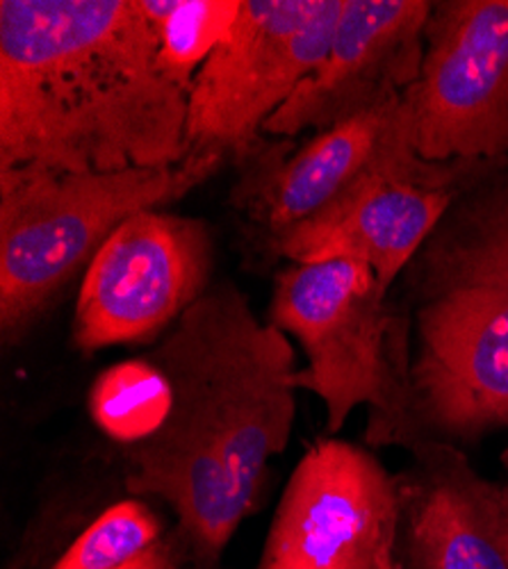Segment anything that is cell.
<instances>
[{"label": "cell", "mask_w": 508, "mask_h": 569, "mask_svg": "<svg viewBox=\"0 0 508 569\" xmlns=\"http://www.w3.org/2000/svg\"><path fill=\"white\" fill-rule=\"evenodd\" d=\"M190 89L142 0L0 3V171L180 164Z\"/></svg>", "instance_id": "1"}, {"label": "cell", "mask_w": 508, "mask_h": 569, "mask_svg": "<svg viewBox=\"0 0 508 569\" xmlns=\"http://www.w3.org/2000/svg\"><path fill=\"white\" fill-rule=\"evenodd\" d=\"M167 378L160 429L126 447V488L160 497L212 565L253 508L267 462L290 440L295 349L230 280L212 282L149 358Z\"/></svg>", "instance_id": "2"}, {"label": "cell", "mask_w": 508, "mask_h": 569, "mask_svg": "<svg viewBox=\"0 0 508 569\" xmlns=\"http://www.w3.org/2000/svg\"><path fill=\"white\" fill-rule=\"evenodd\" d=\"M458 194L406 271L415 353L410 440H472L508 426V178Z\"/></svg>", "instance_id": "3"}, {"label": "cell", "mask_w": 508, "mask_h": 569, "mask_svg": "<svg viewBox=\"0 0 508 569\" xmlns=\"http://www.w3.org/2000/svg\"><path fill=\"white\" fill-rule=\"evenodd\" d=\"M221 153L180 164L73 173L0 171V326L17 336L132 214L169 208L212 178Z\"/></svg>", "instance_id": "4"}, {"label": "cell", "mask_w": 508, "mask_h": 569, "mask_svg": "<svg viewBox=\"0 0 508 569\" xmlns=\"http://www.w3.org/2000/svg\"><path fill=\"white\" fill-rule=\"evenodd\" d=\"M388 297L372 267L356 260L288 264L273 282L267 321L301 345L308 367L295 373V388L325 401L331 433L369 406V440H410L406 362L395 353Z\"/></svg>", "instance_id": "5"}, {"label": "cell", "mask_w": 508, "mask_h": 569, "mask_svg": "<svg viewBox=\"0 0 508 569\" xmlns=\"http://www.w3.org/2000/svg\"><path fill=\"white\" fill-rule=\"evenodd\" d=\"M345 0H240L190 89V153L242 164L265 126L327 60Z\"/></svg>", "instance_id": "6"}, {"label": "cell", "mask_w": 508, "mask_h": 569, "mask_svg": "<svg viewBox=\"0 0 508 569\" xmlns=\"http://www.w3.org/2000/svg\"><path fill=\"white\" fill-rule=\"evenodd\" d=\"M406 103L420 158L508 164V0L434 3Z\"/></svg>", "instance_id": "7"}, {"label": "cell", "mask_w": 508, "mask_h": 569, "mask_svg": "<svg viewBox=\"0 0 508 569\" xmlns=\"http://www.w3.org/2000/svg\"><path fill=\"white\" fill-rule=\"evenodd\" d=\"M206 221L165 208L126 219L87 264L76 303V345L97 351L151 340L212 284Z\"/></svg>", "instance_id": "8"}, {"label": "cell", "mask_w": 508, "mask_h": 569, "mask_svg": "<svg viewBox=\"0 0 508 569\" xmlns=\"http://www.w3.org/2000/svg\"><path fill=\"white\" fill-rule=\"evenodd\" d=\"M399 521L401 490L386 467L351 442L321 440L292 471L260 569H375Z\"/></svg>", "instance_id": "9"}, {"label": "cell", "mask_w": 508, "mask_h": 569, "mask_svg": "<svg viewBox=\"0 0 508 569\" xmlns=\"http://www.w3.org/2000/svg\"><path fill=\"white\" fill-rule=\"evenodd\" d=\"M425 160L412 144L401 97L312 132L303 144L265 141L240 164L236 203L253 221L265 249L297 226L333 208L384 169Z\"/></svg>", "instance_id": "10"}, {"label": "cell", "mask_w": 508, "mask_h": 569, "mask_svg": "<svg viewBox=\"0 0 508 569\" xmlns=\"http://www.w3.org/2000/svg\"><path fill=\"white\" fill-rule=\"evenodd\" d=\"M504 164L418 160L384 169L267 251L290 264L356 260L372 267L390 295L395 280L429 240L458 194Z\"/></svg>", "instance_id": "11"}, {"label": "cell", "mask_w": 508, "mask_h": 569, "mask_svg": "<svg viewBox=\"0 0 508 569\" xmlns=\"http://www.w3.org/2000/svg\"><path fill=\"white\" fill-rule=\"evenodd\" d=\"M431 0H345L327 60L265 126L273 139L319 132L375 110L418 80Z\"/></svg>", "instance_id": "12"}, {"label": "cell", "mask_w": 508, "mask_h": 569, "mask_svg": "<svg viewBox=\"0 0 508 569\" xmlns=\"http://www.w3.org/2000/svg\"><path fill=\"white\" fill-rule=\"evenodd\" d=\"M415 465L399 483L401 569H508L501 488L445 442H412Z\"/></svg>", "instance_id": "13"}, {"label": "cell", "mask_w": 508, "mask_h": 569, "mask_svg": "<svg viewBox=\"0 0 508 569\" xmlns=\"http://www.w3.org/2000/svg\"><path fill=\"white\" fill-rule=\"evenodd\" d=\"M89 406L110 438L132 447L162 426L169 410L167 378L151 360L121 362L99 378Z\"/></svg>", "instance_id": "14"}, {"label": "cell", "mask_w": 508, "mask_h": 569, "mask_svg": "<svg viewBox=\"0 0 508 569\" xmlns=\"http://www.w3.org/2000/svg\"><path fill=\"white\" fill-rule=\"evenodd\" d=\"M160 39L165 64L185 84L233 26L240 0H142Z\"/></svg>", "instance_id": "15"}, {"label": "cell", "mask_w": 508, "mask_h": 569, "mask_svg": "<svg viewBox=\"0 0 508 569\" xmlns=\"http://www.w3.org/2000/svg\"><path fill=\"white\" fill-rule=\"evenodd\" d=\"M153 510L137 499L110 506L53 565V569H117L158 545Z\"/></svg>", "instance_id": "16"}, {"label": "cell", "mask_w": 508, "mask_h": 569, "mask_svg": "<svg viewBox=\"0 0 508 569\" xmlns=\"http://www.w3.org/2000/svg\"><path fill=\"white\" fill-rule=\"evenodd\" d=\"M117 569H173L167 551L162 547H151L149 551L140 553L137 558H132L130 562L117 567Z\"/></svg>", "instance_id": "17"}, {"label": "cell", "mask_w": 508, "mask_h": 569, "mask_svg": "<svg viewBox=\"0 0 508 569\" xmlns=\"http://www.w3.org/2000/svg\"><path fill=\"white\" fill-rule=\"evenodd\" d=\"M501 465H504V483H499L501 488V527H504V540H506V549H508V449L501 453Z\"/></svg>", "instance_id": "18"}, {"label": "cell", "mask_w": 508, "mask_h": 569, "mask_svg": "<svg viewBox=\"0 0 508 569\" xmlns=\"http://www.w3.org/2000/svg\"><path fill=\"white\" fill-rule=\"evenodd\" d=\"M395 547H397V540L390 542V545H386V547L381 549L375 569H401V562H399L397 556H395Z\"/></svg>", "instance_id": "19"}]
</instances>
